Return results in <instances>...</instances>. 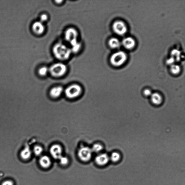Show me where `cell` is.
<instances>
[{"label": "cell", "mask_w": 185, "mask_h": 185, "mask_svg": "<svg viewBox=\"0 0 185 185\" xmlns=\"http://www.w3.org/2000/svg\"><path fill=\"white\" fill-rule=\"evenodd\" d=\"M53 52L55 57L60 60L69 59L72 53L70 48L60 43H57L54 46Z\"/></svg>", "instance_id": "6da1fadb"}, {"label": "cell", "mask_w": 185, "mask_h": 185, "mask_svg": "<svg viewBox=\"0 0 185 185\" xmlns=\"http://www.w3.org/2000/svg\"><path fill=\"white\" fill-rule=\"evenodd\" d=\"M67 70V68L65 64L60 63L54 64L49 69L50 74L55 77H60L63 76Z\"/></svg>", "instance_id": "7a4b0ae2"}, {"label": "cell", "mask_w": 185, "mask_h": 185, "mask_svg": "<svg viewBox=\"0 0 185 185\" xmlns=\"http://www.w3.org/2000/svg\"><path fill=\"white\" fill-rule=\"evenodd\" d=\"M127 59L126 54L124 52L120 51L112 55L110 58V62L113 65L118 67L124 63Z\"/></svg>", "instance_id": "3957f363"}, {"label": "cell", "mask_w": 185, "mask_h": 185, "mask_svg": "<svg viewBox=\"0 0 185 185\" xmlns=\"http://www.w3.org/2000/svg\"><path fill=\"white\" fill-rule=\"evenodd\" d=\"M81 87L77 84H74L66 89L65 94L68 98L72 99L78 96L81 93Z\"/></svg>", "instance_id": "277c9868"}, {"label": "cell", "mask_w": 185, "mask_h": 185, "mask_svg": "<svg viewBox=\"0 0 185 185\" xmlns=\"http://www.w3.org/2000/svg\"><path fill=\"white\" fill-rule=\"evenodd\" d=\"M92 149L88 147H82L78 151V157L82 161L86 162L89 161L92 157Z\"/></svg>", "instance_id": "5b68a950"}, {"label": "cell", "mask_w": 185, "mask_h": 185, "mask_svg": "<svg viewBox=\"0 0 185 185\" xmlns=\"http://www.w3.org/2000/svg\"><path fill=\"white\" fill-rule=\"evenodd\" d=\"M113 28L114 32L119 35H123L127 31L126 25L121 21L115 22L113 24Z\"/></svg>", "instance_id": "8992f818"}, {"label": "cell", "mask_w": 185, "mask_h": 185, "mask_svg": "<svg viewBox=\"0 0 185 185\" xmlns=\"http://www.w3.org/2000/svg\"><path fill=\"white\" fill-rule=\"evenodd\" d=\"M78 33L76 29L73 28H70L66 31L65 34V39L70 44L78 41Z\"/></svg>", "instance_id": "52a82bcc"}, {"label": "cell", "mask_w": 185, "mask_h": 185, "mask_svg": "<svg viewBox=\"0 0 185 185\" xmlns=\"http://www.w3.org/2000/svg\"><path fill=\"white\" fill-rule=\"evenodd\" d=\"M50 153L53 157L55 159H59L62 156V148L59 145H54L51 147Z\"/></svg>", "instance_id": "ba28073f"}, {"label": "cell", "mask_w": 185, "mask_h": 185, "mask_svg": "<svg viewBox=\"0 0 185 185\" xmlns=\"http://www.w3.org/2000/svg\"><path fill=\"white\" fill-rule=\"evenodd\" d=\"M110 158L105 153L102 154L96 157L95 161L98 165L103 166L106 165L109 162Z\"/></svg>", "instance_id": "9c48e42d"}, {"label": "cell", "mask_w": 185, "mask_h": 185, "mask_svg": "<svg viewBox=\"0 0 185 185\" xmlns=\"http://www.w3.org/2000/svg\"><path fill=\"white\" fill-rule=\"evenodd\" d=\"M33 31L37 34H41L44 32L45 28L43 22H36L33 24Z\"/></svg>", "instance_id": "30bf717a"}, {"label": "cell", "mask_w": 185, "mask_h": 185, "mask_svg": "<svg viewBox=\"0 0 185 185\" xmlns=\"http://www.w3.org/2000/svg\"><path fill=\"white\" fill-rule=\"evenodd\" d=\"M123 45L125 48L131 49L135 46V42L131 37H127L123 40Z\"/></svg>", "instance_id": "8fae6325"}, {"label": "cell", "mask_w": 185, "mask_h": 185, "mask_svg": "<svg viewBox=\"0 0 185 185\" xmlns=\"http://www.w3.org/2000/svg\"><path fill=\"white\" fill-rule=\"evenodd\" d=\"M63 90V88L61 87H54L50 91V95L54 98H57L61 95Z\"/></svg>", "instance_id": "7c38bea8"}, {"label": "cell", "mask_w": 185, "mask_h": 185, "mask_svg": "<svg viewBox=\"0 0 185 185\" xmlns=\"http://www.w3.org/2000/svg\"><path fill=\"white\" fill-rule=\"evenodd\" d=\"M39 163L41 166L45 169L48 168L51 165L50 158L46 156H43L40 158Z\"/></svg>", "instance_id": "4fadbf2b"}, {"label": "cell", "mask_w": 185, "mask_h": 185, "mask_svg": "<svg viewBox=\"0 0 185 185\" xmlns=\"http://www.w3.org/2000/svg\"><path fill=\"white\" fill-rule=\"evenodd\" d=\"M32 155V151L28 146H27L24 148L21 151L20 156L22 159L27 160L31 158Z\"/></svg>", "instance_id": "5bb4252c"}, {"label": "cell", "mask_w": 185, "mask_h": 185, "mask_svg": "<svg viewBox=\"0 0 185 185\" xmlns=\"http://www.w3.org/2000/svg\"><path fill=\"white\" fill-rule=\"evenodd\" d=\"M151 102L156 105H159L161 104L162 98L160 94L156 92L152 94L151 96Z\"/></svg>", "instance_id": "9a60e30c"}, {"label": "cell", "mask_w": 185, "mask_h": 185, "mask_svg": "<svg viewBox=\"0 0 185 185\" xmlns=\"http://www.w3.org/2000/svg\"><path fill=\"white\" fill-rule=\"evenodd\" d=\"M109 44L110 47L112 48H117L120 46V43L118 39L113 38L110 39L109 42Z\"/></svg>", "instance_id": "2e32d148"}, {"label": "cell", "mask_w": 185, "mask_h": 185, "mask_svg": "<svg viewBox=\"0 0 185 185\" xmlns=\"http://www.w3.org/2000/svg\"><path fill=\"white\" fill-rule=\"evenodd\" d=\"M71 45L72 47L71 48V51L74 53H78L81 48V43L78 41L71 43Z\"/></svg>", "instance_id": "e0dca14e"}, {"label": "cell", "mask_w": 185, "mask_h": 185, "mask_svg": "<svg viewBox=\"0 0 185 185\" xmlns=\"http://www.w3.org/2000/svg\"><path fill=\"white\" fill-rule=\"evenodd\" d=\"M120 155L117 152H113L112 153L110 157L111 161L114 162H118L120 160Z\"/></svg>", "instance_id": "ac0fdd59"}, {"label": "cell", "mask_w": 185, "mask_h": 185, "mask_svg": "<svg viewBox=\"0 0 185 185\" xmlns=\"http://www.w3.org/2000/svg\"><path fill=\"white\" fill-rule=\"evenodd\" d=\"M180 70V67L179 66L173 64L171 66V71L173 74L174 75L178 74Z\"/></svg>", "instance_id": "d6986e66"}, {"label": "cell", "mask_w": 185, "mask_h": 185, "mask_svg": "<svg viewBox=\"0 0 185 185\" xmlns=\"http://www.w3.org/2000/svg\"><path fill=\"white\" fill-rule=\"evenodd\" d=\"M102 149L103 146L101 144H96L92 146V151L94 152L97 153L102 151Z\"/></svg>", "instance_id": "ffe728a7"}, {"label": "cell", "mask_w": 185, "mask_h": 185, "mask_svg": "<svg viewBox=\"0 0 185 185\" xmlns=\"http://www.w3.org/2000/svg\"><path fill=\"white\" fill-rule=\"evenodd\" d=\"M49 71V69L48 67H43L40 68L38 70V73L41 76H45L48 74Z\"/></svg>", "instance_id": "44dd1931"}, {"label": "cell", "mask_w": 185, "mask_h": 185, "mask_svg": "<svg viewBox=\"0 0 185 185\" xmlns=\"http://www.w3.org/2000/svg\"><path fill=\"white\" fill-rule=\"evenodd\" d=\"M34 151L35 154L36 156H40L43 153V149L41 146H36L34 148Z\"/></svg>", "instance_id": "7402d4cb"}, {"label": "cell", "mask_w": 185, "mask_h": 185, "mask_svg": "<svg viewBox=\"0 0 185 185\" xmlns=\"http://www.w3.org/2000/svg\"><path fill=\"white\" fill-rule=\"evenodd\" d=\"M172 55L173 56V58H176V60H179L180 55V52L178 50H174L172 51Z\"/></svg>", "instance_id": "603a6c76"}, {"label": "cell", "mask_w": 185, "mask_h": 185, "mask_svg": "<svg viewBox=\"0 0 185 185\" xmlns=\"http://www.w3.org/2000/svg\"><path fill=\"white\" fill-rule=\"evenodd\" d=\"M59 160L61 165H66L69 163V160L66 157L62 156Z\"/></svg>", "instance_id": "cb8c5ba5"}, {"label": "cell", "mask_w": 185, "mask_h": 185, "mask_svg": "<svg viewBox=\"0 0 185 185\" xmlns=\"http://www.w3.org/2000/svg\"><path fill=\"white\" fill-rule=\"evenodd\" d=\"M48 16L46 14H43L41 16V17H40V20H41V22H46V21L48 20Z\"/></svg>", "instance_id": "d4e9b609"}, {"label": "cell", "mask_w": 185, "mask_h": 185, "mask_svg": "<svg viewBox=\"0 0 185 185\" xmlns=\"http://www.w3.org/2000/svg\"><path fill=\"white\" fill-rule=\"evenodd\" d=\"M1 185H14V183L11 180H7L3 181Z\"/></svg>", "instance_id": "484cf974"}, {"label": "cell", "mask_w": 185, "mask_h": 185, "mask_svg": "<svg viewBox=\"0 0 185 185\" xmlns=\"http://www.w3.org/2000/svg\"><path fill=\"white\" fill-rule=\"evenodd\" d=\"M151 92V90H146L144 91V95L146 96H150L152 95Z\"/></svg>", "instance_id": "4316f807"}, {"label": "cell", "mask_w": 185, "mask_h": 185, "mask_svg": "<svg viewBox=\"0 0 185 185\" xmlns=\"http://www.w3.org/2000/svg\"><path fill=\"white\" fill-rule=\"evenodd\" d=\"M175 61V59L173 57H172V58L169 59L167 61V63L168 64H172Z\"/></svg>", "instance_id": "83f0119b"}, {"label": "cell", "mask_w": 185, "mask_h": 185, "mask_svg": "<svg viewBox=\"0 0 185 185\" xmlns=\"http://www.w3.org/2000/svg\"><path fill=\"white\" fill-rule=\"evenodd\" d=\"M56 1V2H57V3H59V2H60V3H61V2H62V1Z\"/></svg>", "instance_id": "f1b7e54d"}]
</instances>
